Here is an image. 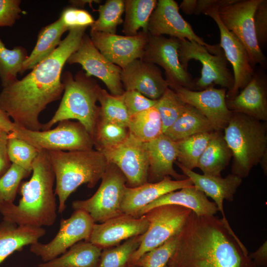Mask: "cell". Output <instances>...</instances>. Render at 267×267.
I'll return each mask as SVG.
<instances>
[{
  "mask_svg": "<svg viewBox=\"0 0 267 267\" xmlns=\"http://www.w3.org/2000/svg\"><path fill=\"white\" fill-rule=\"evenodd\" d=\"M87 27L69 29L54 51L37 64L24 78L2 87L0 109L18 127L41 131L39 115L50 103L59 100L64 91L61 73L64 64L78 47Z\"/></svg>",
  "mask_w": 267,
  "mask_h": 267,
  "instance_id": "obj_1",
  "label": "cell"
},
{
  "mask_svg": "<svg viewBox=\"0 0 267 267\" xmlns=\"http://www.w3.org/2000/svg\"><path fill=\"white\" fill-rule=\"evenodd\" d=\"M172 267H255L248 252L231 227L214 216L192 212L177 235Z\"/></svg>",
  "mask_w": 267,
  "mask_h": 267,
  "instance_id": "obj_2",
  "label": "cell"
},
{
  "mask_svg": "<svg viewBox=\"0 0 267 267\" xmlns=\"http://www.w3.org/2000/svg\"><path fill=\"white\" fill-rule=\"evenodd\" d=\"M55 176L48 151L40 150L32 164V176L21 182L22 197L13 203L0 206L3 220L18 225L37 227L52 225L57 217V205L53 184Z\"/></svg>",
  "mask_w": 267,
  "mask_h": 267,
  "instance_id": "obj_3",
  "label": "cell"
},
{
  "mask_svg": "<svg viewBox=\"0 0 267 267\" xmlns=\"http://www.w3.org/2000/svg\"><path fill=\"white\" fill-rule=\"evenodd\" d=\"M47 151L55 176L54 193L59 200L58 213L62 214L69 196L83 184L90 188L94 187L109 163L102 153L94 149Z\"/></svg>",
  "mask_w": 267,
  "mask_h": 267,
  "instance_id": "obj_4",
  "label": "cell"
},
{
  "mask_svg": "<svg viewBox=\"0 0 267 267\" xmlns=\"http://www.w3.org/2000/svg\"><path fill=\"white\" fill-rule=\"evenodd\" d=\"M61 81L64 86L61 101L51 119L43 124L42 131L51 129L60 121L75 119L92 137L99 116L100 107L96 102L101 87L83 70L74 76L70 72H64Z\"/></svg>",
  "mask_w": 267,
  "mask_h": 267,
  "instance_id": "obj_5",
  "label": "cell"
},
{
  "mask_svg": "<svg viewBox=\"0 0 267 267\" xmlns=\"http://www.w3.org/2000/svg\"><path fill=\"white\" fill-rule=\"evenodd\" d=\"M224 138L233 157L232 174L246 178L267 155L266 122L232 112L223 130Z\"/></svg>",
  "mask_w": 267,
  "mask_h": 267,
  "instance_id": "obj_6",
  "label": "cell"
},
{
  "mask_svg": "<svg viewBox=\"0 0 267 267\" xmlns=\"http://www.w3.org/2000/svg\"><path fill=\"white\" fill-rule=\"evenodd\" d=\"M192 213L190 209L182 206L165 205L155 207L143 215L148 226L140 235L139 245L131 257L127 267L134 266L144 254L177 234Z\"/></svg>",
  "mask_w": 267,
  "mask_h": 267,
  "instance_id": "obj_7",
  "label": "cell"
},
{
  "mask_svg": "<svg viewBox=\"0 0 267 267\" xmlns=\"http://www.w3.org/2000/svg\"><path fill=\"white\" fill-rule=\"evenodd\" d=\"M100 185L90 198L72 202L74 210L87 213L94 222L102 223L123 214L121 204L127 179L115 165L109 163L101 178Z\"/></svg>",
  "mask_w": 267,
  "mask_h": 267,
  "instance_id": "obj_8",
  "label": "cell"
},
{
  "mask_svg": "<svg viewBox=\"0 0 267 267\" xmlns=\"http://www.w3.org/2000/svg\"><path fill=\"white\" fill-rule=\"evenodd\" d=\"M13 135L39 150L47 151H83L93 149L91 135L79 122L64 120L53 129L31 131L18 127Z\"/></svg>",
  "mask_w": 267,
  "mask_h": 267,
  "instance_id": "obj_9",
  "label": "cell"
},
{
  "mask_svg": "<svg viewBox=\"0 0 267 267\" xmlns=\"http://www.w3.org/2000/svg\"><path fill=\"white\" fill-rule=\"evenodd\" d=\"M179 60L186 70L192 59L199 61L202 65L200 77L194 81V89L202 90L218 85L227 89V91L231 90L234 78L227 67V60L223 50L212 54L206 47L194 41L179 39Z\"/></svg>",
  "mask_w": 267,
  "mask_h": 267,
  "instance_id": "obj_10",
  "label": "cell"
},
{
  "mask_svg": "<svg viewBox=\"0 0 267 267\" xmlns=\"http://www.w3.org/2000/svg\"><path fill=\"white\" fill-rule=\"evenodd\" d=\"M261 0H236L218 9L220 18L224 27L233 33L246 48L251 64L265 68L267 58L256 36L254 14Z\"/></svg>",
  "mask_w": 267,
  "mask_h": 267,
  "instance_id": "obj_11",
  "label": "cell"
},
{
  "mask_svg": "<svg viewBox=\"0 0 267 267\" xmlns=\"http://www.w3.org/2000/svg\"><path fill=\"white\" fill-rule=\"evenodd\" d=\"M179 39L148 33L142 60L159 65L164 70L169 88L182 87L194 89V80L181 64L178 57Z\"/></svg>",
  "mask_w": 267,
  "mask_h": 267,
  "instance_id": "obj_12",
  "label": "cell"
},
{
  "mask_svg": "<svg viewBox=\"0 0 267 267\" xmlns=\"http://www.w3.org/2000/svg\"><path fill=\"white\" fill-rule=\"evenodd\" d=\"M94 223L87 213L75 210L69 218L60 220L59 231L50 241L44 244L38 241L30 245V250L44 262L49 261L76 243L89 241Z\"/></svg>",
  "mask_w": 267,
  "mask_h": 267,
  "instance_id": "obj_13",
  "label": "cell"
},
{
  "mask_svg": "<svg viewBox=\"0 0 267 267\" xmlns=\"http://www.w3.org/2000/svg\"><path fill=\"white\" fill-rule=\"evenodd\" d=\"M99 151L123 173L127 187H135L148 182L149 164L144 143L130 133L123 143Z\"/></svg>",
  "mask_w": 267,
  "mask_h": 267,
  "instance_id": "obj_14",
  "label": "cell"
},
{
  "mask_svg": "<svg viewBox=\"0 0 267 267\" xmlns=\"http://www.w3.org/2000/svg\"><path fill=\"white\" fill-rule=\"evenodd\" d=\"M67 62L80 64L86 74L101 80L110 94L122 95L125 92L121 81L122 69L107 60L92 43L90 37L85 34L80 44Z\"/></svg>",
  "mask_w": 267,
  "mask_h": 267,
  "instance_id": "obj_15",
  "label": "cell"
},
{
  "mask_svg": "<svg viewBox=\"0 0 267 267\" xmlns=\"http://www.w3.org/2000/svg\"><path fill=\"white\" fill-rule=\"evenodd\" d=\"M179 9L174 0H157L149 20L147 33L152 36L167 35L179 40L194 41L206 47L211 53H216L219 45L209 44L197 35L190 24L181 15Z\"/></svg>",
  "mask_w": 267,
  "mask_h": 267,
  "instance_id": "obj_16",
  "label": "cell"
},
{
  "mask_svg": "<svg viewBox=\"0 0 267 267\" xmlns=\"http://www.w3.org/2000/svg\"><path fill=\"white\" fill-rule=\"evenodd\" d=\"M219 7L206 10L203 14L211 17L216 23L220 32V46L233 71L234 83L227 91L226 98L232 99L249 83L254 74L247 50L236 36L228 31L222 23L218 12Z\"/></svg>",
  "mask_w": 267,
  "mask_h": 267,
  "instance_id": "obj_17",
  "label": "cell"
},
{
  "mask_svg": "<svg viewBox=\"0 0 267 267\" xmlns=\"http://www.w3.org/2000/svg\"><path fill=\"white\" fill-rule=\"evenodd\" d=\"M186 104L191 105L203 114L215 131L222 132L227 126L232 112L226 104L227 89L209 87L195 91L182 87L170 88Z\"/></svg>",
  "mask_w": 267,
  "mask_h": 267,
  "instance_id": "obj_18",
  "label": "cell"
},
{
  "mask_svg": "<svg viewBox=\"0 0 267 267\" xmlns=\"http://www.w3.org/2000/svg\"><path fill=\"white\" fill-rule=\"evenodd\" d=\"M89 37L107 60L123 69L133 60L141 59L148 33L141 30L135 36H127L90 31Z\"/></svg>",
  "mask_w": 267,
  "mask_h": 267,
  "instance_id": "obj_19",
  "label": "cell"
},
{
  "mask_svg": "<svg viewBox=\"0 0 267 267\" xmlns=\"http://www.w3.org/2000/svg\"><path fill=\"white\" fill-rule=\"evenodd\" d=\"M121 81L125 90H134L154 100L169 88L158 66L140 59L133 60L122 69Z\"/></svg>",
  "mask_w": 267,
  "mask_h": 267,
  "instance_id": "obj_20",
  "label": "cell"
},
{
  "mask_svg": "<svg viewBox=\"0 0 267 267\" xmlns=\"http://www.w3.org/2000/svg\"><path fill=\"white\" fill-rule=\"evenodd\" d=\"M148 222L143 215L135 217L123 214L93 224L89 241L102 249L119 245L123 240L144 233Z\"/></svg>",
  "mask_w": 267,
  "mask_h": 267,
  "instance_id": "obj_21",
  "label": "cell"
},
{
  "mask_svg": "<svg viewBox=\"0 0 267 267\" xmlns=\"http://www.w3.org/2000/svg\"><path fill=\"white\" fill-rule=\"evenodd\" d=\"M228 109L257 120L267 121V78L264 70L255 71L249 83L232 99L226 98Z\"/></svg>",
  "mask_w": 267,
  "mask_h": 267,
  "instance_id": "obj_22",
  "label": "cell"
},
{
  "mask_svg": "<svg viewBox=\"0 0 267 267\" xmlns=\"http://www.w3.org/2000/svg\"><path fill=\"white\" fill-rule=\"evenodd\" d=\"M175 163L183 174L189 178L193 185L211 197L216 204L218 211L222 215V220L228 227H230L223 211L224 199L233 201L234 195L242 182V178L233 174L223 178L221 176L199 174L183 167L178 162Z\"/></svg>",
  "mask_w": 267,
  "mask_h": 267,
  "instance_id": "obj_23",
  "label": "cell"
},
{
  "mask_svg": "<svg viewBox=\"0 0 267 267\" xmlns=\"http://www.w3.org/2000/svg\"><path fill=\"white\" fill-rule=\"evenodd\" d=\"M192 185V182L188 178L181 180H173L168 176L158 182H147L135 187L126 186L121 204V211L123 214L136 217L137 213L143 207L162 195Z\"/></svg>",
  "mask_w": 267,
  "mask_h": 267,
  "instance_id": "obj_24",
  "label": "cell"
},
{
  "mask_svg": "<svg viewBox=\"0 0 267 267\" xmlns=\"http://www.w3.org/2000/svg\"><path fill=\"white\" fill-rule=\"evenodd\" d=\"M144 143L149 164L148 182H158L168 176L172 177L176 180L187 178L184 175L178 174L174 170L173 165L177 157L175 141L163 134Z\"/></svg>",
  "mask_w": 267,
  "mask_h": 267,
  "instance_id": "obj_25",
  "label": "cell"
},
{
  "mask_svg": "<svg viewBox=\"0 0 267 267\" xmlns=\"http://www.w3.org/2000/svg\"><path fill=\"white\" fill-rule=\"evenodd\" d=\"M165 205L187 208L198 216H214L218 211L216 204L210 201L202 191L192 185L162 195L143 207L136 217H141L155 207Z\"/></svg>",
  "mask_w": 267,
  "mask_h": 267,
  "instance_id": "obj_26",
  "label": "cell"
},
{
  "mask_svg": "<svg viewBox=\"0 0 267 267\" xmlns=\"http://www.w3.org/2000/svg\"><path fill=\"white\" fill-rule=\"evenodd\" d=\"M45 232L43 227L18 225L3 220L0 223V264L15 251L38 242Z\"/></svg>",
  "mask_w": 267,
  "mask_h": 267,
  "instance_id": "obj_27",
  "label": "cell"
},
{
  "mask_svg": "<svg viewBox=\"0 0 267 267\" xmlns=\"http://www.w3.org/2000/svg\"><path fill=\"white\" fill-rule=\"evenodd\" d=\"M232 157L222 132L214 131L200 156L197 167L203 174L221 176Z\"/></svg>",
  "mask_w": 267,
  "mask_h": 267,
  "instance_id": "obj_28",
  "label": "cell"
},
{
  "mask_svg": "<svg viewBox=\"0 0 267 267\" xmlns=\"http://www.w3.org/2000/svg\"><path fill=\"white\" fill-rule=\"evenodd\" d=\"M102 249L87 241H80L60 257L39 265L41 267H97Z\"/></svg>",
  "mask_w": 267,
  "mask_h": 267,
  "instance_id": "obj_29",
  "label": "cell"
},
{
  "mask_svg": "<svg viewBox=\"0 0 267 267\" xmlns=\"http://www.w3.org/2000/svg\"><path fill=\"white\" fill-rule=\"evenodd\" d=\"M67 30L60 18L43 27L39 33L35 46L23 63V72L33 69L51 55L61 43V37Z\"/></svg>",
  "mask_w": 267,
  "mask_h": 267,
  "instance_id": "obj_30",
  "label": "cell"
},
{
  "mask_svg": "<svg viewBox=\"0 0 267 267\" xmlns=\"http://www.w3.org/2000/svg\"><path fill=\"white\" fill-rule=\"evenodd\" d=\"M214 131L212 124L203 114L187 104L184 112L163 134L176 142L194 134Z\"/></svg>",
  "mask_w": 267,
  "mask_h": 267,
  "instance_id": "obj_31",
  "label": "cell"
},
{
  "mask_svg": "<svg viewBox=\"0 0 267 267\" xmlns=\"http://www.w3.org/2000/svg\"><path fill=\"white\" fill-rule=\"evenodd\" d=\"M157 3L156 0H125L123 33L134 36L141 31L147 33L150 16Z\"/></svg>",
  "mask_w": 267,
  "mask_h": 267,
  "instance_id": "obj_32",
  "label": "cell"
},
{
  "mask_svg": "<svg viewBox=\"0 0 267 267\" xmlns=\"http://www.w3.org/2000/svg\"><path fill=\"white\" fill-rule=\"evenodd\" d=\"M128 128L132 135L143 142L151 141L163 134L161 120L154 106L131 115Z\"/></svg>",
  "mask_w": 267,
  "mask_h": 267,
  "instance_id": "obj_33",
  "label": "cell"
},
{
  "mask_svg": "<svg viewBox=\"0 0 267 267\" xmlns=\"http://www.w3.org/2000/svg\"><path fill=\"white\" fill-rule=\"evenodd\" d=\"M213 132L194 134L175 142L177 162L190 170L197 168Z\"/></svg>",
  "mask_w": 267,
  "mask_h": 267,
  "instance_id": "obj_34",
  "label": "cell"
},
{
  "mask_svg": "<svg viewBox=\"0 0 267 267\" xmlns=\"http://www.w3.org/2000/svg\"><path fill=\"white\" fill-rule=\"evenodd\" d=\"M24 48H7L0 39V79L2 87L16 81L17 75L23 73V65L28 57Z\"/></svg>",
  "mask_w": 267,
  "mask_h": 267,
  "instance_id": "obj_35",
  "label": "cell"
},
{
  "mask_svg": "<svg viewBox=\"0 0 267 267\" xmlns=\"http://www.w3.org/2000/svg\"><path fill=\"white\" fill-rule=\"evenodd\" d=\"M124 10V0H106L99 6L98 17L90 26V31L116 34L117 27L123 23Z\"/></svg>",
  "mask_w": 267,
  "mask_h": 267,
  "instance_id": "obj_36",
  "label": "cell"
},
{
  "mask_svg": "<svg viewBox=\"0 0 267 267\" xmlns=\"http://www.w3.org/2000/svg\"><path fill=\"white\" fill-rule=\"evenodd\" d=\"M130 134L128 128L98 118L92 136L95 150L117 146L125 141Z\"/></svg>",
  "mask_w": 267,
  "mask_h": 267,
  "instance_id": "obj_37",
  "label": "cell"
},
{
  "mask_svg": "<svg viewBox=\"0 0 267 267\" xmlns=\"http://www.w3.org/2000/svg\"><path fill=\"white\" fill-rule=\"evenodd\" d=\"M99 118L128 127L130 115L121 95L115 96L101 88L98 93Z\"/></svg>",
  "mask_w": 267,
  "mask_h": 267,
  "instance_id": "obj_38",
  "label": "cell"
},
{
  "mask_svg": "<svg viewBox=\"0 0 267 267\" xmlns=\"http://www.w3.org/2000/svg\"><path fill=\"white\" fill-rule=\"evenodd\" d=\"M140 235L126 240L121 244L103 249L97 267H127L131 257L139 245Z\"/></svg>",
  "mask_w": 267,
  "mask_h": 267,
  "instance_id": "obj_39",
  "label": "cell"
},
{
  "mask_svg": "<svg viewBox=\"0 0 267 267\" xmlns=\"http://www.w3.org/2000/svg\"><path fill=\"white\" fill-rule=\"evenodd\" d=\"M186 106L177 93L170 88L157 100L154 106L161 120L163 134L181 116Z\"/></svg>",
  "mask_w": 267,
  "mask_h": 267,
  "instance_id": "obj_40",
  "label": "cell"
},
{
  "mask_svg": "<svg viewBox=\"0 0 267 267\" xmlns=\"http://www.w3.org/2000/svg\"><path fill=\"white\" fill-rule=\"evenodd\" d=\"M40 150L26 141L9 134L7 143V152L11 163L32 173V164Z\"/></svg>",
  "mask_w": 267,
  "mask_h": 267,
  "instance_id": "obj_41",
  "label": "cell"
},
{
  "mask_svg": "<svg viewBox=\"0 0 267 267\" xmlns=\"http://www.w3.org/2000/svg\"><path fill=\"white\" fill-rule=\"evenodd\" d=\"M31 173L12 163L0 178V206L13 203L23 179Z\"/></svg>",
  "mask_w": 267,
  "mask_h": 267,
  "instance_id": "obj_42",
  "label": "cell"
},
{
  "mask_svg": "<svg viewBox=\"0 0 267 267\" xmlns=\"http://www.w3.org/2000/svg\"><path fill=\"white\" fill-rule=\"evenodd\" d=\"M177 234L158 247L145 253L134 266L137 267H165L173 255L177 245Z\"/></svg>",
  "mask_w": 267,
  "mask_h": 267,
  "instance_id": "obj_43",
  "label": "cell"
},
{
  "mask_svg": "<svg viewBox=\"0 0 267 267\" xmlns=\"http://www.w3.org/2000/svg\"><path fill=\"white\" fill-rule=\"evenodd\" d=\"M59 18L68 30L76 27L88 28L94 21L93 17L88 11L72 6L64 8Z\"/></svg>",
  "mask_w": 267,
  "mask_h": 267,
  "instance_id": "obj_44",
  "label": "cell"
},
{
  "mask_svg": "<svg viewBox=\"0 0 267 267\" xmlns=\"http://www.w3.org/2000/svg\"><path fill=\"white\" fill-rule=\"evenodd\" d=\"M121 97L130 116L153 107L157 100L150 99L134 90H125Z\"/></svg>",
  "mask_w": 267,
  "mask_h": 267,
  "instance_id": "obj_45",
  "label": "cell"
},
{
  "mask_svg": "<svg viewBox=\"0 0 267 267\" xmlns=\"http://www.w3.org/2000/svg\"><path fill=\"white\" fill-rule=\"evenodd\" d=\"M253 19L257 40L261 48L267 42V0H261L255 11Z\"/></svg>",
  "mask_w": 267,
  "mask_h": 267,
  "instance_id": "obj_46",
  "label": "cell"
},
{
  "mask_svg": "<svg viewBox=\"0 0 267 267\" xmlns=\"http://www.w3.org/2000/svg\"><path fill=\"white\" fill-rule=\"evenodd\" d=\"M21 0H0V27L12 26L20 17Z\"/></svg>",
  "mask_w": 267,
  "mask_h": 267,
  "instance_id": "obj_47",
  "label": "cell"
},
{
  "mask_svg": "<svg viewBox=\"0 0 267 267\" xmlns=\"http://www.w3.org/2000/svg\"><path fill=\"white\" fill-rule=\"evenodd\" d=\"M9 134L0 131V178L8 170L11 165L7 152V143Z\"/></svg>",
  "mask_w": 267,
  "mask_h": 267,
  "instance_id": "obj_48",
  "label": "cell"
},
{
  "mask_svg": "<svg viewBox=\"0 0 267 267\" xmlns=\"http://www.w3.org/2000/svg\"><path fill=\"white\" fill-rule=\"evenodd\" d=\"M236 0H196L194 14L199 15L206 10L216 6L221 7L234 2Z\"/></svg>",
  "mask_w": 267,
  "mask_h": 267,
  "instance_id": "obj_49",
  "label": "cell"
},
{
  "mask_svg": "<svg viewBox=\"0 0 267 267\" xmlns=\"http://www.w3.org/2000/svg\"><path fill=\"white\" fill-rule=\"evenodd\" d=\"M255 267H266L267 265V241H266L255 252L249 254Z\"/></svg>",
  "mask_w": 267,
  "mask_h": 267,
  "instance_id": "obj_50",
  "label": "cell"
},
{
  "mask_svg": "<svg viewBox=\"0 0 267 267\" xmlns=\"http://www.w3.org/2000/svg\"><path fill=\"white\" fill-rule=\"evenodd\" d=\"M18 127L11 121L10 118L0 109V131L4 132L8 134H16Z\"/></svg>",
  "mask_w": 267,
  "mask_h": 267,
  "instance_id": "obj_51",
  "label": "cell"
},
{
  "mask_svg": "<svg viewBox=\"0 0 267 267\" xmlns=\"http://www.w3.org/2000/svg\"><path fill=\"white\" fill-rule=\"evenodd\" d=\"M195 4L196 0H183L179 6V8H181L186 14H194Z\"/></svg>",
  "mask_w": 267,
  "mask_h": 267,
  "instance_id": "obj_52",
  "label": "cell"
},
{
  "mask_svg": "<svg viewBox=\"0 0 267 267\" xmlns=\"http://www.w3.org/2000/svg\"><path fill=\"white\" fill-rule=\"evenodd\" d=\"M99 0H69V3L72 6L75 7H84L86 4H89L92 7V4L93 3H99L101 2Z\"/></svg>",
  "mask_w": 267,
  "mask_h": 267,
  "instance_id": "obj_53",
  "label": "cell"
},
{
  "mask_svg": "<svg viewBox=\"0 0 267 267\" xmlns=\"http://www.w3.org/2000/svg\"><path fill=\"white\" fill-rule=\"evenodd\" d=\"M165 267H172L169 266H168V265H167Z\"/></svg>",
  "mask_w": 267,
  "mask_h": 267,
  "instance_id": "obj_54",
  "label": "cell"
},
{
  "mask_svg": "<svg viewBox=\"0 0 267 267\" xmlns=\"http://www.w3.org/2000/svg\"><path fill=\"white\" fill-rule=\"evenodd\" d=\"M137 267L136 266H133V267Z\"/></svg>",
  "mask_w": 267,
  "mask_h": 267,
  "instance_id": "obj_55",
  "label": "cell"
},
{
  "mask_svg": "<svg viewBox=\"0 0 267 267\" xmlns=\"http://www.w3.org/2000/svg\"><path fill=\"white\" fill-rule=\"evenodd\" d=\"M38 267H40V266H38Z\"/></svg>",
  "mask_w": 267,
  "mask_h": 267,
  "instance_id": "obj_56",
  "label": "cell"
}]
</instances>
